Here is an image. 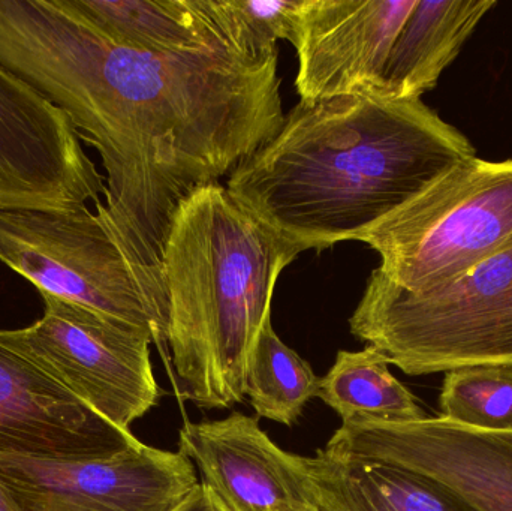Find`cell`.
I'll return each mask as SVG.
<instances>
[{
  "mask_svg": "<svg viewBox=\"0 0 512 511\" xmlns=\"http://www.w3.org/2000/svg\"><path fill=\"white\" fill-rule=\"evenodd\" d=\"M301 248L210 183L180 203L161 255L167 362L177 401L243 404L249 365L271 323L277 279Z\"/></svg>",
  "mask_w": 512,
  "mask_h": 511,
  "instance_id": "3",
  "label": "cell"
},
{
  "mask_svg": "<svg viewBox=\"0 0 512 511\" xmlns=\"http://www.w3.org/2000/svg\"><path fill=\"white\" fill-rule=\"evenodd\" d=\"M0 261L41 294L147 330L167 362L164 287L123 248L101 213L0 210Z\"/></svg>",
  "mask_w": 512,
  "mask_h": 511,
  "instance_id": "6",
  "label": "cell"
},
{
  "mask_svg": "<svg viewBox=\"0 0 512 511\" xmlns=\"http://www.w3.org/2000/svg\"><path fill=\"white\" fill-rule=\"evenodd\" d=\"M174 511H228L218 497L203 483Z\"/></svg>",
  "mask_w": 512,
  "mask_h": 511,
  "instance_id": "21",
  "label": "cell"
},
{
  "mask_svg": "<svg viewBox=\"0 0 512 511\" xmlns=\"http://www.w3.org/2000/svg\"><path fill=\"white\" fill-rule=\"evenodd\" d=\"M68 3L99 32L126 47L156 53H189L221 47L192 14L186 0H68Z\"/></svg>",
  "mask_w": 512,
  "mask_h": 511,
  "instance_id": "17",
  "label": "cell"
},
{
  "mask_svg": "<svg viewBox=\"0 0 512 511\" xmlns=\"http://www.w3.org/2000/svg\"><path fill=\"white\" fill-rule=\"evenodd\" d=\"M0 482L20 511H174L200 485L179 450L143 443L77 461L0 455Z\"/></svg>",
  "mask_w": 512,
  "mask_h": 511,
  "instance_id": "8",
  "label": "cell"
},
{
  "mask_svg": "<svg viewBox=\"0 0 512 511\" xmlns=\"http://www.w3.org/2000/svg\"><path fill=\"white\" fill-rule=\"evenodd\" d=\"M390 360L378 348L339 351L319 381L316 398L342 419L354 422L412 423L426 419L417 398L391 374Z\"/></svg>",
  "mask_w": 512,
  "mask_h": 511,
  "instance_id": "16",
  "label": "cell"
},
{
  "mask_svg": "<svg viewBox=\"0 0 512 511\" xmlns=\"http://www.w3.org/2000/svg\"><path fill=\"white\" fill-rule=\"evenodd\" d=\"M303 0H186L192 14L225 50L245 59L277 53V41L294 42Z\"/></svg>",
  "mask_w": 512,
  "mask_h": 511,
  "instance_id": "18",
  "label": "cell"
},
{
  "mask_svg": "<svg viewBox=\"0 0 512 511\" xmlns=\"http://www.w3.org/2000/svg\"><path fill=\"white\" fill-rule=\"evenodd\" d=\"M140 443L0 344V455L77 461L116 455Z\"/></svg>",
  "mask_w": 512,
  "mask_h": 511,
  "instance_id": "13",
  "label": "cell"
},
{
  "mask_svg": "<svg viewBox=\"0 0 512 511\" xmlns=\"http://www.w3.org/2000/svg\"><path fill=\"white\" fill-rule=\"evenodd\" d=\"M349 329L414 377L512 369V249L420 293L391 284L375 269Z\"/></svg>",
  "mask_w": 512,
  "mask_h": 511,
  "instance_id": "4",
  "label": "cell"
},
{
  "mask_svg": "<svg viewBox=\"0 0 512 511\" xmlns=\"http://www.w3.org/2000/svg\"><path fill=\"white\" fill-rule=\"evenodd\" d=\"M0 511H20L18 507L15 506L12 498L9 497L8 491H6L2 482H0Z\"/></svg>",
  "mask_w": 512,
  "mask_h": 511,
  "instance_id": "22",
  "label": "cell"
},
{
  "mask_svg": "<svg viewBox=\"0 0 512 511\" xmlns=\"http://www.w3.org/2000/svg\"><path fill=\"white\" fill-rule=\"evenodd\" d=\"M376 272L403 290H432L512 249V159L474 156L358 237Z\"/></svg>",
  "mask_w": 512,
  "mask_h": 511,
  "instance_id": "5",
  "label": "cell"
},
{
  "mask_svg": "<svg viewBox=\"0 0 512 511\" xmlns=\"http://www.w3.org/2000/svg\"><path fill=\"white\" fill-rule=\"evenodd\" d=\"M29 327L0 330V344L30 360L113 425L131 431L161 398L152 335L50 294Z\"/></svg>",
  "mask_w": 512,
  "mask_h": 511,
  "instance_id": "7",
  "label": "cell"
},
{
  "mask_svg": "<svg viewBox=\"0 0 512 511\" xmlns=\"http://www.w3.org/2000/svg\"><path fill=\"white\" fill-rule=\"evenodd\" d=\"M279 51L156 53L117 44L68 0H0V66L41 93L107 171L96 212L162 284L174 212L279 132Z\"/></svg>",
  "mask_w": 512,
  "mask_h": 511,
  "instance_id": "1",
  "label": "cell"
},
{
  "mask_svg": "<svg viewBox=\"0 0 512 511\" xmlns=\"http://www.w3.org/2000/svg\"><path fill=\"white\" fill-rule=\"evenodd\" d=\"M104 180L69 117L0 66V210L78 212Z\"/></svg>",
  "mask_w": 512,
  "mask_h": 511,
  "instance_id": "9",
  "label": "cell"
},
{
  "mask_svg": "<svg viewBox=\"0 0 512 511\" xmlns=\"http://www.w3.org/2000/svg\"><path fill=\"white\" fill-rule=\"evenodd\" d=\"M325 455L417 471L477 511H512V432H484L442 417L412 423H345Z\"/></svg>",
  "mask_w": 512,
  "mask_h": 511,
  "instance_id": "10",
  "label": "cell"
},
{
  "mask_svg": "<svg viewBox=\"0 0 512 511\" xmlns=\"http://www.w3.org/2000/svg\"><path fill=\"white\" fill-rule=\"evenodd\" d=\"M474 156L421 99L358 93L298 102L227 189L301 251H324L357 240Z\"/></svg>",
  "mask_w": 512,
  "mask_h": 511,
  "instance_id": "2",
  "label": "cell"
},
{
  "mask_svg": "<svg viewBox=\"0 0 512 511\" xmlns=\"http://www.w3.org/2000/svg\"><path fill=\"white\" fill-rule=\"evenodd\" d=\"M442 419L484 432H512V369L448 372L441 393Z\"/></svg>",
  "mask_w": 512,
  "mask_h": 511,
  "instance_id": "20",
  "label": "cell"
},
{
  "mask_svg": "<svg viewBox=\"0 0 512 511\" xmlns=\"http://www.w3.org/2000/svg\"><path fill=\"white\" fill-rule=\"evenodd\" d=\"M321 511H477L432 477L381 462L306 458Z\"/></svg>",
  "mask_w": 512,
  "mask_h": 511,
  "instance_id": "15",
  "label": "cell"
},
{
  "mask_svg": "<svg viewBox=\"0 0 512 511\" xmlns=\"http://www.w3.org/2000/svg\"><path fill=\"white\" fill-rule=\"evenodd\" d=\"M495 5L493 0H417L391 48L381 92L421 99Z\"/></svg>",
  "mask_w": 512,
  "mask_h": 511,
  "instance_id": "14",
  "label": "cell"
},
{
  "mask_svg": "<svg viewBox=\"0 0 512 511\" xmlns=\"http://www.w3.org/2000/svg\"><path fill=\"white\" fill-rule=\"evenodd\" d=\"M321 378L274 332L271 323L262 330L249 365L246 398L256 416L292 426L316 398Z\"/></svg>",
  "mask_w": 512,
  "mask_h": 511,
  "instance_id": "19",
  "label": "cell"
},
{
  "mask_svg": "<svg viewBox=\"0 0 512 511\" xmlns=\"http://www.w3.org/2000/svg\"><path fill=\"white\" fill-rule=\"evenodd\" d=\"M179 452L228 511H321L306 458L276 446L254 417L186 420Z\"/></svg>",
  "mask_w": 512,
  "mask_h": 511,
  "instance_id": "12",
  "label": "cell"
},
{
  "mask_svg": "<svg viewBox=\"0 0 512 511\" xmlns=\"http://www.w3.org/2000/svg\"><path fill=\"white\" fill-rule=\"evenodd\" d=\"M417 0H303L295 26L300 101L381 92L400 29Z\"/></svg>",
  "mask_w": 512,
  "mask_h": 511,
  "instance_id": "11",
  "label": "cell"
}]
</instances>
